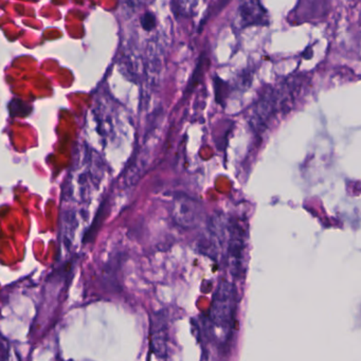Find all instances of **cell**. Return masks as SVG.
I'll return each instance as SVG.
<instances>
[{
    "label": "cell",
    "instance_id": "52a82bcc",
    "mask_svg": "<svg viewBox=\"0 0 361 361\" xmlns=\"http://www.w3.org/2000/svg\"><path fill=\"white\" fill-rule=\"evenodd\" d=\"M152 3H154V0H128V5L132 6V7L134 8L149 6L151 5Z\"/></svg>",
    "mask_w": 361,
    "mask_h": 361
},
{
    "label": "cell",
    "instance_id": "5b68a950",
    "mask_svg": "<svg viewBox=\"0 0 361 361\" xmlns=\"http://www.w3.org/2000/svg\"><path fill=\"white\" fill-rule=\"evenodd\" d=\"M215 99L219 104L225 105L226 99L229 96V85L219 77L214 78Z\"/></svg>",
    "mask_w": 361,
    "mask_h": 361
},
{
    "label": "cell",
    "instance_id": "3957f363",
    "mask_svg": "<svg viewBox=\"0 0 361 361\" xmlns=\"http://www.w3.org/2000/svg\"><path fill=\"white\" fill-rule=\"evenodd\" d=\"M268 23V12L261 0H240L234 20L235 28L242 30L251 26H266Z\"/></svg>",
    "mask_w": 361,
    "mask_h": 361
},
{
    "label": "cell",
    "instance_id": "8992f818",
    "mask_svg": "<svg viewBox=\"0 0 361 361\" xmlns=\"http://www.w3.org/2000/svg\"><path fill=\"white\" fill-rule=\"evenodd\" d=\"M140 24L145 31L153 30V29H155L156 25H157L155 14L151 13V12H147V13L141 18Z\"/></svg>",
    "mask_w": 361,
    "mask_h": 361
},
{
    "label": "cell",
    "instance_id": "7a4b0ae2",
    "mask_svg": "<svg viewBox=\"0 0 361 361\" xmlns=\"http://www.w3.org/2000/svg\"><path fill=\"white\" fill-rule=\"evenodd\" d=\"M278 113H281V107L276 86H267L251 109V126L257 132H263Z\"/></svg>",
    "mask_w": 361,
    "mask_h": 361
},
{
    "label": "cell",
    "instance_id": "277c9868",
    "mask_svg": "<svg viewBox=\"0 0 361 361\" xmlns=\"http://www.w3.org/2000/svg\"><path fill=\"white\" fill-rule=\"evenodd\" d=\"M200 0H174V12L178 16L189 18L194 14Z\"/></svg>",
    "mask_w": 361,
    "mask_h": 361
},
{
    "label": "cell",
    "instance_id": "6da1fadb",
    "mask_svg": "<svg viewBox=\"0 0 361 361\" xmlns=\"http://www.w3.org/2000/svg\"><path fill=\"white\" fill-rule=\"evenodd\" d=\"M233 295L231 287L228 284H224L219 287L213 301L212 310H211V322L216 331H221V337L227 339L232 329V320H233Z\"/></svg>",
    "mask_w": 361,
    "mask_h": 361
}]
</instances>
